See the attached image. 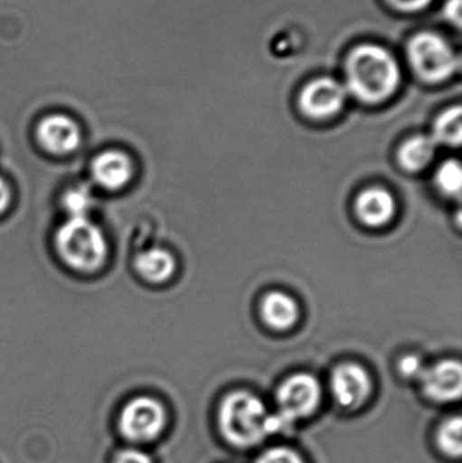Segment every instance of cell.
Returning <instances> with one entry per match:
<instances>
[{
    "mask_svg": "<svg viewBox=\"0 0 462 463\" xmlns=\"http://www.w3.org/2000/svg\"><path fill=\"white\" fill-rule=\"evenodd\" d=\"M437 184L448 195H458L462 186V170L460 163L449 160L437 171Z\"/></svg>",
    "mask_w": 462,
    "mask_h": 463,
    "instance_id": "cell-19",
    "label": "cell"
},
{
    "mask_svg": "<svg viewBox=\"0 0 462 463\" xmlns=\"http://www.w3.org/2000/svg\"><path fill=\"white\" fill-rule=\"evenodd\" d=\"M331 391L342 408L358 410L371 396L372 380L358 364H342L331 377Z\"/></svg>",
    "mask_w": 462,
    "mask_h": 463,
    "instance_id": "cell-8",
    "label": "cell"
},
{
    "mask_svg": "<svg viewBox=\"0 0 462 463\" xmlns=\"http://www.w3.org/2000/svg\"><path fill=\"white\" fill-rule=\"evenodd\" d=\"M91 174L95 184L108 192H117L132 179L133 163L124 152L108 149L92 160Z\"/></svg>",
    "mask_w": 462,
    "mask_h": 463,
    "instance_id": "cell-11",
    "label": "cell"
},
{
    "mask_svg": "<svg viewBox=\"0 0 462 463\" xmlns=\"http://www.w3.org/2000/svg\"><path fill=\"white\" fill-rule=\"evenodd\" d=\"M410 61L415 72L428 81H442L458 67V57L441 35L420 33L410 41Z\"/></svg>",
    "mask_w": 462,
    "mask_h": 463,
    "instance_id": "cell-5",
    "label": "cell"
},
{
    "mask_svg": "<svg viewBox=\"0 0 462 463\" xmlns=\"http://www.w3.org/2000/svg\"><path fill=\"white\" fill-rule=\"evenodd\" d=\"M423 393L431 402L449 404L458 402L462 394V367L460 362L444 361L426 367L422 377Z\"/></svg>",
    "mask_w": 462,
    "mask_h": 463,
    "instance_id": "cell-7",
    "label": "cell"
},
{
    "mask_svg": "<svg viewBox=\"0 0 462 463\" xmlns=\"http://www.w3.org/2000/svg\"><path fill=\"white\" fill-rule=\"evenodd\" d=\"M37 140L49 154L65 156L80 146V128L64 114H51L38 124Z\"/></svg>",
    "mask_w": 462,
    "mask_h": 463,
    "instance_id": "cell-9",
    "label": "cell"
},
{
    "mask_svg": "<svg viewBox=\"0 0 462 463\" xmlns=\"http://www.w3.org/2000/svg\"><path fill=\"white\" fill-rule=\"evenodd\" d=\"M92 205H94V195L86 184H76L62 194V206L70 214V219L87 217Z\"/></svg>",
    "mask_w": 462,
    "mask_h": 463,
    "instance_id": "cell-18",
    "label": "cell"
},
{
    "mask_svg": "<svg viewBox=\"0 0 462 463\" xmlns=\"http://www.w3.org/2000/svg\"><path fill=\"white\" fill-rule=\"evenodd\" d=\"M347 90L366 103H379L398 89L401 70L382 46L363 45L350 54L346 65Z\"/></svg>",
    "mask_w": 462,
    "mask_h": 463,
    "instance_id": "cell-1",
    "label": "cell"
},
{
    "mask_svg": "<svg viewBox=\"0 0 462 463\" xmlns=\"http://www.w3.org/2000/svg\"><path fill=\"white\" fill-rule=\"evenodd\" d=\"M425 369L426 367L423 366L422 361L414 355L404 356L401 364H399V370H401V375L410 378V380H420Z\"/></svg>",
    "mask_w": 462,
    "mask_h": 463,
    "instance_id": "cell-21",
    "label": "cell"
},
{
    "mask_svg": "<svg viewBox=\"0 0 462 463\" xmlns=\"http://www.w3.org/2000/svg\"><path fill=\"white\" fill-rule=\"evenodd\" d=\"M135 267L144 279L152 283H160L170 279L171 275L175 271V259L168 250L151 248L138 253Z\"/></svg>",
    "mask_w": 462,
    "mask_h": 463,
    "instance_id": "cell-13",
    "label": "cell"
},
{
    "mask_svg": "<svg viewBox=\"0 0 462 463\" xmlns=\"http://www.w3.org/2000/svg\"><path fill=\"white\" fill-rule=\"evenodd\" d=\"M11 203V190L7 182L0 178V214L8 208Z\"/></svg>",
    "mask_w": 462,
    "mask_h": 463,
    "instance_id": "cell-25",
    "label": "cell"
},
{
    "mask_svg": "<svg viewBox=\"0 0 462 463\" xmlns=\"http://www.w3.org/2000/svg\"><path fill=\"white\" fill-rule=\"evenodd\" d=\"M357 213L365 224L380 227L395 214V201L385 190L369 189L358 197Z\"/></svg>",
    "mask_w": 462,
    "mask_h": 463,
    "instance_id": "cell-12",
    "label": "cell"
},
{
    "mask_svg": "<svg viewBox=\"0 0 462 463\" xmlns=\"http://www.w3.org/2000/svg\"><path fill=\"white\" fill-rule=\"evenodd\" d=\"M220 432L236 449H252L270 437V413L262 400L249 392H235L222 400L219 410Z\"/></svg>",
    "mask_w": 462,
    "mask_h": 463,
    "instance_id": "cell-2",
    "label": "cell"
},
{
    "mask_svg": "<svg viewBox=\"0 0 462 463\" xmlns=\"http://www.w3.org/2000/svg\"><path fill=\"white\" fill-rule=\"evenodd\" d=\"M461 0H449L445 5V15L448 16L449 21H452L456 26L461 24Z\"/></svg>",
    "mask_w": 462,
    "mask_h": 463,
    "instance_id": "cell-23",
    "label": "cell"
},
{
    "mask_svg": "<svg viewBox=\"0 0 462 463\" xmlns=\"http://www.w3.org/2000/svg\"><path fill=\"white\" fill-rule=\"evenodd\" d=\"M54 245L61 260L76 271H97L108 256L105 234L89 217L65 222L56 232Z\"/></svg>",
    "mask_w": 462,
    "mask_h": 463,
    "instance_id": "cell-3",
    "label": "cell"
},
{
    "mask_svg": "<svg viewBox=\"0 0 462 463\" xmlns=\"http://www.w3.org/2000/svg\"><path fill=\"white\" fill-rule=\"evenodd\" d=\"M462 137V111L460 106L442 113L434 125L433 138L437 144L458 146Z\"/></svg>",
    "mask_w": 462,
    "mask_h": 463,
    "instance_id": "cell-16",
    "label": "cell"
},
{
    "mask_svg": "<svg viewBox=\"0 0 462 463\" xmlns=\"http://www.w3.org/2000/svg\"><path fill=\"white\" fill-rule=\"evenodd\" d=\"M276 413L285 431L292 429L297 421L306 420L316 412L322 400V389L316 378L311 374H295L288 378L277 391Z\"/></svg>",
    "mask_w": 462,
    "mask_h": 463,
    "instance_id": "cell-4",
    "label": "cell"
},
{
    "mask_svg": "<svg viewBox=\"0 0 462 463\" xmlns=\"http://www.w3.org/2000/svg\"><path fill=\"white\" fill-rule=\"evenodd\" d=\"M167 423L165 407L152 397L130 400L119 415V431L132 442L146 443L156 439Z\"/></svg>",
    "mask_w": 462,
    "mask_h": 463,
    "instance_id": "cell-6",
    "label": "cell"
},
{
    "mask_svg": "<svg viewBox=\"0 0 462 463\" xmlns=\"http://www.w3.org/2000/svg\"><path fill=\"white\" fill-rule=\"evenodd\" d=\"M437 143L433 137L418 136L404 144L399 152V160L406 170L420 171L433 160Z\"/></svg>",
    "mask_w": 462,
    "mask_h": 463,
    "instance_id": "cell-15",
    "label": "cell"
},
{
    "mask_svg": "<svg viewBox=\"0 0 462 463\" xmlns=\"http://www.w3.org/2000/svg\"><path fill=\"white\" fill-rule=\"evenodd\" d=\"M346 95L347 90L335 79H317L301 92L300 106L306 116L327 118L344 108Z\"/></svg>",
    "mask_w": 462,
    "mask_h": 463,
    "instance_id": "cell-10",
    "label": "cell"
},
{
    "mask_svg": "<svg viewBox=\"0 0 462 463\" xmlns=\"http://www.w3.org/2000/svg\"><path fill=\"white\" fill-rule=\"evenodd\" d=\"M262 313L269 326L276 329H288L297 321L298 307L287 294L271 293L263 301Z\"/></svg>",
    "mask_w": 462,
    "mask_h": 463,
    "instance_id": "cell-14",
    "label": "cell"
},
{
    "mask_svg": "<svg viewBox=\"0 0 462 463\" xmlns=\"http://www.w3.org/2000/svg\"><path fill=\"white\" fill-rule=\"evenodd\" d=\"M114 463H152V459L143 451L127 449L117 454Z\"/></svg>",
    "mask_w": 462,
    "mask_h": 463,
    "instance_id": "cell-22",
    "label": "cell"
},
{
    "mask_svg": "<svg viewBox=\"0 0 462 463\" xmlns=\"http://www.w3.org/2000/svg\"><path fill=\"white\" fill-rule=\"evenodd\" d=\"M437 446L448 458L460 459L462 456V419L453 416L447 419L437 431Z\"/></svg>",
    "mask_w": 462,
    "mask_h": 463,
    "instance_id": "cell-17",
    "label": "cell"
},
{
    "mask_svg": "<svg viewBox=\"0 0 462 463\" xmlns=\"http://www.w3.org/2000/svg\"><path fill=\"white\" fill-rule=\"evenodd\" d=\"M255 463H306V459L287 446H276L259 454Z\"/></svg>",
    "mask_w": 462,
    "mask_h": 463,
    "instance_id": "cell-20",
    "label": "cell"
},
{
    "mask_svg": "<svg viewBox=\"0 0 462 463\" xmlns=\"http://www.w3.org/2000/svg\"><path fill=\"white\" fill-rule=\"evenodd\" d=\"M393 5L406 11H417L426 7L431 0H390Z\"/></svg>",
    "mask_w": 462,
    "mask_h": 463,
    "instance_id": "cell-24",
    "label": "cell"
}]
</instances>
